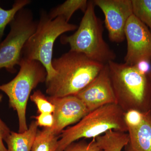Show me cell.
<instances>
[{
  "instance_id": "6da1fadb",
  "label": "cell",
  "mask_w": 151,
  "mask_h": 151,
  "mask_svg": "<svg viewBox=\"0 0 151 151\" xmlns=\"http://www.w3.org/2000/svg\"><path fill=\"white\" fill-rule=\"evenodd\" d=\"M52 64L55 75L45 81L46 94L52 97L76 95L93 81L105 65L70 50L52 59Z\"/></svg>"
},
{
  "instance_id": "7a4b0ae2",
  "label": "cell",
  "mask_w": 151,
  "mask_h": 151,
  "mask_svg": "<svg viewBox=\"0 0 151 151\" xmlns=\"http://www.w3.org/2000/svg\"><path fill=\"white\" fill-rule=\"evenodd\" d=\"M116 104L124 113L131 110L151 111V80L136 65L108 63Z\"/></svg>"
},
{
  "instance_id": "3957f363",
  "label": "cell",
  "mask_w": 151,
  "mask_h": 151,
  "mask_svg": "<svg viewBox=\"0 0 151 151\" xmlns=\"http://www.w3.org/2000/svg\"><path fill=\"white\" fill-rule=\"evenodd\" d=\"M93 1H88L77 30L73 35L63 36L60 42L69 45L70 51L84 55L89 59L105 64L114 61L116 55L103 37V23L95 13Z\"/></svg>"
},
{
  "instance_id": "277c9868",
  "label": "cell",
  "mask_w": 151,
  "mask_h": 151,
  "mask_svg": "<svg viewBox=\"0 0 151 151\" xmlns=\"http://www.w3.org/2000/svg\"><path fill=\"white\" fill-rule=\"evenodd\" d=\"M77 28L62 17L51 19L45 11H41L36 29L25 44L21 58L40 62L46 69V81L50 80L55 74L52 64L55 42L63 34L75 30Z\"/></svg>"
},
{
  "instance_id": "5b68a950",
  "label": "cell",
  "mask_w": 151,
  "mask_h": 151,
  "mask_svg": "<svg viewBox=\"0 0 151 151\" xmlns=\"http://www.w3.org/2000/svg\"><path fill=\"white\" fill-rule=\"evenodd\" d=\"M124 113L116 104L104 105L89 112L73 127L62 131L56 151H64L68 146L79 139H95L109 130L128 132Z\"/></svg>"
},
{
  "instance_id": "8992f818",
  "label": "cell",
  "mask_w": 151,
  "mask_h": 151,
  "mask_svg": "<svg viewBox=\"0 0 151 151\" xmlns=\"http://www.w3.org/2000/svg\"><path fill=\"white\" fill-rule=\"evenodd\" d=\"M20 69L16 76L9 82L0 85V90L9 97V105L16 111L19 120V132L28 129L26 119L28 100L33 89L45 82L47 73L44 66L35 60L21 58Z\"/></svg>"
},
{
  "instance_id": "52a82bcc",
  "label": "cell",
  "mask_w": 151,
  "mask_h": 151,
  "mask_svg": "<svg viewBox=\"0 0 151 151\" xmlns=\"http://www.w3.org/2000/svg\"><path fill=\"white\" fill-rule=\"evenodd\" d=\"M9 24V32L0 42V69L5 68L14 73L15 66L19 65L21 59L22 49L35 32L37 21L34 19L32 11L24 8L18 12Z\"/></svg>"
},
{
  "instance_id": "ba28073f",
  "label": "cell",
  "mask_w": 151,
  "mask_h": 151,
  "mask_svg": "<svg viewBox=\"0 0 151 151\" xmlns=\"http://www.w3.org/2000/svg\"><path fill=\"white\" fill-rule=\"evenodd\" d=\"M125 36L127 41L125 63L135 65L141 61H151V31L134 14L127 21Z\"/></svg>"
},
{
  "instance_id": "9c48e42d",
  "label": "cell",
  "mask_w": 151,
  "mask_h": 151,
  "mask_svg": "<svg viewBox=\"0 0 151 151\" xmlns=\"http://www.w3.org/2000/svg\"><path fill=\"white\" fill-rule=\"evenodd\" d=\"M94 5L103 12L105 26L109 39L122 43L125 39V28L128 19L133 13L132 0H94Z\"/></svg>"
},
{
  "instance_id": "30bf717a",
  "label": "cell",
  "mask_w": 151,
  "mask_h": 151,
  "mask_svg": "<svg viewBox=\"0 0 151 151\" xmlns=\"http://www.w3.org/2000/svg\"><path fill=\"white\" fill-rule=\"evenodd\" d=\"M75 96L83 102L89 113L104 105L116 104L108 63L105 64L93 81Z\"/></svg>"
},
{
  "instance_id": "8fae6325",
  "label": "cell",
  "mask_w": 151,
  "mask_h": 151,
  "mask_svg": "<svg viewBox=\"0 0 151 151\" xmlns=\"http://www.w3.org/2000/svg\"><path fill=\"white\" fill-rule=\"evenodd\" d=\"M47 97L55 106L52 113L54 124L47 129L55 136L61 134L65 127L78 123L89 113L83 102L75 95Z\"/></svg>"
},
{
  "instance_id": "7c38bea8",
  "label": "cell",
  "mask_w": 151,
  "mask_h": 151,
  "mask_svg": "<svg viewBox=\"0 0 151 151\" xmlns=\"http://www.w3.org/2000/svg\"><path fill=\"white\" fill-rule=\"evenodd\" d=\"M129 141L124 151H151V111L144 113L142 124L128 128Z\"/></svg>"
},
{
  "instance_id": "4fadbf2b",
  "label": "cell",
  "mask_w": 151,
  "mask_h": 151,
  "mask_svg": "<svg viewBox=\"0 0 151 151\" xmlns=\"http://www.w3.org/2000/svg\"><path fill=\"white\" fill-rule=\"evenodd\" d=\"M38 127L36 121H33L25 132H11L4 140L7 146V151H31L37 134Z\"/></svg>"
},
{
  "instance_id": "5bb4252c",
  "label": "cell",
  "mask_w": 151,
  "mask_h": 151,
  "mask_svg": "<svg viewBox=\"0 0 151 151\" xmlns=\"http://www.w3.org/2000/svg\"><path fill=\"white\" fill-rule=\"evenodd\" d=\"M103 151H122L129 141L127 132L109 130L94 139Z\"/></svg>"
},
{
  "instance_id": "9a60e30c",
  "label": "cell",
  "mask_w": 151,
  "mask_h": 151,
  "mask_svg": "<svg viewBox=\"0 0 151 151\" xmlns=\"http://www.w3.org/2000/svg\"><path fill=\"white\" fill-rule=\"evenodd\" d=\"M88 1L87 0H67L64 3L52 9L48 13L51 19L62 17L69 22L73 14L78 10L84 13L87 8Z\"/></svg>"
},
{
  "instance_id": "2e32d148",
  "label": "cell",
  "mask_w": 151,
  "mask_h": 151,
  "mask_svg": "<svg viewBox=\"0 0 151 151\" xmlns=\"http://www.w3.org/2000/svg\"><path fill=\"white\" fill-rule=\"evenodd\" d=\"M59 138L44 128L37 132L31 151H56Z\"/></svg>"
},
{
  "instance_id": "e0dca14e",
  "label": "cell",
  "mask_w": 151,
  "mask_h": 151,
  "mask_svg": "<svg viewBox=\"0 0 151 151\" xmlns=\"http://www.w3.org/2000/svg\"><path fill=\"white\" fill-rule=\"evenodd\" d=\"M31 3L30 0H16L12 8L5 10L0 6V42L4 36L6 27L10 24L19 11Z\"/></svg>"
},
{
  "instance_id": "ac0fdd59",
  "label": "cell",
  "mask_w": 151,
  "mask_h": 151,
  "mask_svg": "<svg viewBox=\"0 0 151 151\" xmlns=\"http://www.w3.org/2000/svg\"><path fill=\"white\" fill-rule=\"evenodd\" d=\"M133 14L151 32V0H132Z\"/></svg>"
},
{
  "instance_id": "d6986e66",
  "label": "cell",
  "mask_w": 151,
  "mask_h": 151,
  "mask_svg": "<svg viewBox=\"0 0 151 151\" xmlns=\"http://www.w3.org/2000/svg\"><path fill=\"white\" fill-rule=\"evenodd\" d=\"M30 100L36 105L38 113L52 114L55 111V106L48 100L47 97L40 90H36L30 96Z\"/></svg>"
},
{
  "instance_id": "ffe728a7",
  "label": "cell",
  "mask_w": 151,
  "mask_h": 151,
  "mask_svg": "<svg viewBox=\"0 0 151 151\" xmlns=\"http://www.w3.org/2000/svg\"><path fill=\"white\" fill-rule=\"evenodd\" d=\"M64 151H102L93 139L90 142L81 140L78 142H73L68 146Z\"/></svg>"
},
{
  "instance_id": "44dd1931",
  "label": "cell",
  "mask_w": 151,
  "mask_h": 151,
  "mask_svg": "<svg viewBox=\"0 0 151 151\" xmlns=\"http://www.w3.org/2000/svg\"><path fill=\"white\" fill-rule=\"evenodd\" d=\"M144 113L137 110H131L124 113V121L128 128L137 127L139 126L144 119Z\"/></svg>"
},
{
  "instance_id": "7402d4cb",
  "label": "cell",
  "mask_w": 151,
  "mask_h": 151,
  "mask_svg": "<svg viewBox=\"0 0 151 151\" xmlns=\"http://www.w3.org/2000/svg\"><path fill=\"white\" fill-rule=\"evenodd\" d=\"M33 117L35 119L36 122L38 127L50 128L54 124V117L52 113H40L38 116Z\"/></svg>"
},
{
  "instance_id": "603a6c76",
  "label": "cell",
  "mask_w": 151,
  "mask_h": 151,
  "mask_svg": "<svg viewBox=\"0 0 151 151\" xmlns=\"http://www.w3.org/2000/svg\"><path fill=\"white\" fill-rule=\"evenodd\" d=\"M11 132L9 128L0 118V151H7L3 141L8 137Z\"/></svg>"
},
{
  "instance_id": "cb8c5ba5",
  "label": "cell",
  "mask_w": 151,
  "mask_h": 151,
  "mask_svg": "<svg viewBox=\"0 0 151 151\" xmlns=\"http://www.w3.org/2000/svg\"><path fill=\"white\" fill-rule=\"evenodd\" d=\"M135 65L141 72L149 75L151 68L150 61H141Z\"/></svg>"
},
{
  "instance_id": "d4e9b609",
  "label": "cell",
  "mask_w": 151,
  "mask_h": 151,
  "mask_svg": "<svg viewBox=\"0 0 151 151\" xmlns=\"http://www.w3.org/2000/svg\"><path fill=\"white\" fill-rule=\"evenodd\" d=\"M3 99V95L0 94V102H1Z\"/></svg>"
},
{
  "instance_id": "484cf974",
  "label": "cell",
  "mask_w": 151,
  "mask_h": 151,
  "mask_svg": "<svg viewBox=\"0 0 151 151\" xmlns=\"http://www.w3.org/2000/svg\"><path fill=\"white\" fill-rule=\"evenodd\" d=\"M150 63H151V60L150 61ZM148 75H149V77H150V79L151 80V68L150 71V73H149Z\"/></svg>"
},
{
  "instance_id": "4316f807",
  "label": "cell",
  "mask_w": 151,
  "mask_h": 151,
  "mask_svg": "<svg viewBox=\"0 0 151 151\" xmlns=\"http://www.w3.org/2000/svg\"></svg>"
}]
</instances>
